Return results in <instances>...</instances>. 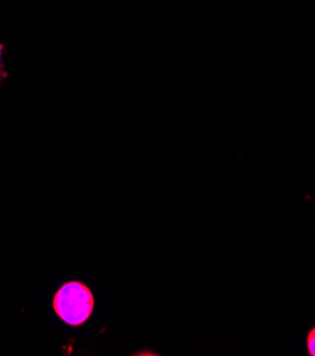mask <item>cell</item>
Returning <instances> with one entry per match:
<instances>
[{"label":"cell","instance_id":"3","mask_svg":"<svg viewBox=\"0 0 315 356\" xmlns=\"http://www.w3.org/2000/svg\"><path fill=\"white\" fill-rule=\"evenodd\" d=\"M3 44H0V84H2V80L5 77V67H3Z\"/></svg>","mask_w":315,"mask_h":356},{"label":"cell","instance_id":"1","mask_svg":"<svg viewBox=\"0 0 315 356\" xmlns=\"http://www.w3.org/2000/svg\"><path fill=\"white\" fill-rule=\"evenodd\" d=\"M92 291L81 281H68L53 297V309L63 323L72 327L86 324L94 312Z\"/></svg>","mask_w":315,"mask_h":356},{"label":"cell","instance_id":"2","mask_svg":"<svg viewBox=\"0 0 315 356\" xmlns=\"http://www.w3.org/2000/svg\"><path fill=\"white\" fill-rule=\"evenodd\" d=\"M307 349L311 356H315V327L309 331L307 337Z\"/></svg>","mask_w":315,"mask_h":356}]
</instances>
